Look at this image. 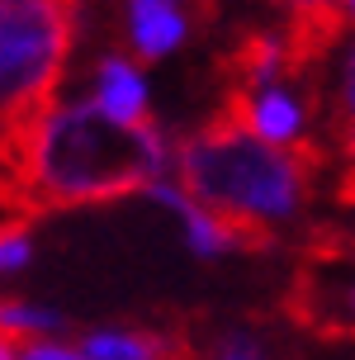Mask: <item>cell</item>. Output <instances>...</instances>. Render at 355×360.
Masks as SVG:
<instances>
[{"label":"cell","mask_w":355,"mask_h":360,"mask_svg":"<svg viewBox=\"0 0 355 360\" xmlns=\"http://www.w3.org/2000/svg\"><path fill=\"white\" fill-rule=\"evenodd\" d=\"M166 143L157 119L124 124L90 100L29 109L0 124V190L38 218L142 195L161 180Z\"/></svg>","instance_id":"1"},{"label":"cell","mask_w":355,"mask_h":360,"mask_svg":"<svg viewBox=\"0 0 355 360\" xmlns=\"http://www.w3.org/2000/svg\"><path fill=\"white\" fill-rule=\"evenodd\" d=\"M341 166L327 143L308 147H270L232 119L228 109H213L199 128L176 143L180 195L218 218H242L280 233L284 223L308 209L318 195V180Z\"/></svg>","instance_id":"2"},{"label":"cell","mask_w":355,"mask_h":360,"mask_svg":"<svg viewBox=\"0 0 355 360\" xmlns=\"http://www.w3.org/2000/svg\"><path fill=\"white\" fill-rule=\"evenodd\" d=\"M76 43V0H0V124L57 100Z\"/></svg>","instance_id":"3"},{"label":"cell","mask_w":355,"mask_h":360,"mask_svg":"<svg viewBox=\"0 0 355 360\" xmlns=\"http://www.w3.org/2000/svg\"><path fill=\"white\" fill-rule=\"evenodd\" d=\"M346 261H327V256H299V270L284 289L280 313L289 323L318 337L327 346L351 342V285H341L337 270Z\"/></svg>","instance_id":"4"},{"label":"cell","mask_w":355,"mask_h":360,"mask_svg":"<svg viewBox=\"0 0 355 360\" xmlns=\"http://www.w3.org/2000/svg\"><path fill=\"white\" fill-rule=\"evenodd\" d=\"M213 72H218L223 90H261V86H294L299 81L280 24H242L228 38V48L218 53Z\"/></svg>","instance_id":"5"},{"label":"cell","mask_w":355,"mask_h":360,"mask_svg":"<svg viewBox=\"0 0 355 360\" xmlns=\"http://www.w3.org/2000/svg\"><path fill=\"white\" fill-rule=\"evenodd\" d=\"M213 15L218 0H128V48L138 62H157L176 53Z\"/></svg>","instance_id":"6"},{"label":"cell","mask_w":355,"mask_h":360,"mask_svg":"<svg viewBox=\"0 0 355 360\" xmlns=\"http://www.w3.org/2000/svg\"><path fill=\"white\" fill-rule=\"evenodd\" d=\"M95 109H105L109 119H124V124H147L152 105H147V86H142L138 62L124 53H109L95 62Z\"/></svg>","instance_id":"7"},{"label":"cell","mask_w":355,"mask_h":360,"mask_svg":"<svg viewBox=\"0 0 355 360\" xmlns=\"http://www.w3.org/2000/svg\"><path fill=\"white\" fill-rule=\"evenodd\" d=\"M185 337H190V351L199 360H294L289 351L270 342L266 332H251V327H223L213 337H199L195 327L185 323Z\"/></svg>","instance_id":"8"},{"label":"cell","mask_w":355,"mask_h":360,"mask_svg":"<svg viewBox=\"0 0 355 360\" xmlns=\"http://www.w3.org/2000/svg\"><path fill=\"white\" fill-rule=\"evenodd\" d=\"M15 360H86L76 346H57V342H38V337H24L15 346Z\"/></svg>","instance_id":"9"},{"label":"cell","mask_w":355,"mask_h":360,"mask_svg":"<svg viewBox=\"0 0 355 360\" xmlns=\"http://www.w3.org/2000/svg\"><path fill=\"white\" fill-rule=\"evenodd\" d=\"M29 256H34L29 237H5V242H0V270H19V266H29Z\"/></svg>","instance_id":"10"},{"label":"cell","mask_w":355,"mask_h":360,"mask_svg":"<svg viewBox=\"0 0 355 360\" xmlns=\"http://www.w3.org/2000/svg\"><path fill=\"white\" fill-rule=\"evenodd\" d=\"M270 10H284V15H294V10H308V5H322V0H261Z\"/></svg>","instance_id":"11"},{"label":"cell","mask_w":355,"mask_h":360,"mask_svg":"<svg viewBox=\"0 0 355 360\" xmlns=\"http://www.w3.org/2000/svg\"><path fill=\"white\" fill-rule=\"evenodd\" d=\"M195 360H199V356H195Z\"/></svg>","instance_id":"12"}]
</instances>
